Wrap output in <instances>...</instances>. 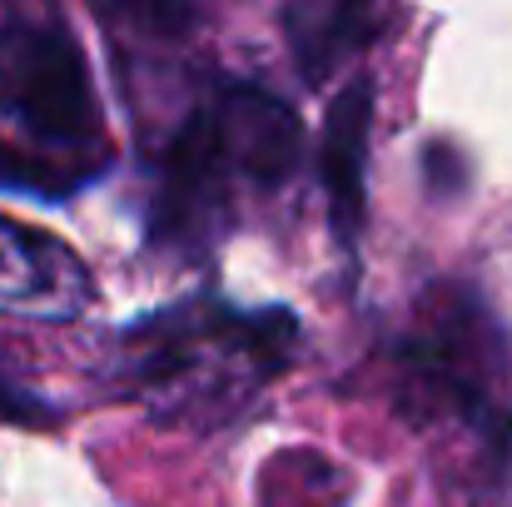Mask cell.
I'll list each match as a JSON object with an SVG mask.
<instances>
[{"label": "cell", "instance_id": "obj_1", "mask_svg": "<svg viewBox=\"0 0 512 507\" xmlns=\"http://www.w3.org/2000/svg\"><path fill=\"white\" fill-rule=\"evenodd\" d=\"M393 403L408 423H458L483 443L493 473L512 458V368L498 314L463 284L423 294L418 319L388 343Z\"/></svg>", "mask_w": 512, "mask_h": 507}, {"label": "cell", "instance_id": "obj_2", "mask_svg": "<svg viewBox=\"0 0 512 507\" xmlns=\"http://www.w3.org/2000/svg\"><path fill=\"white\" fill-rule=\"evenodd\" d=\"M299 348V319L289 309H229L179 304L140 319L125 334V373L145 398L224 403L279 378Z\"/></svg>", "mask_w": 512, "mask_h": 507}, {"label": "cell", "instance_id": "obj_3", "mask_svg": "<svg viewBox=\"0 0 512 507\" xmlns=\"http://www.w3.org/2000/svg\"><path fill=\"white\" fill-rule=\"evenodd\" d=\"M0 110L45 150V160L85 184L105 155L100 95L90 60L65 25H5L0 30Z\"/></svg>", "mask_w": 512, "mask_h": 507}, {"label": "cell", "instance_id": "obj_4", "mask_svg": "<svg viewBox=\"0 0 512 507\" xmlns=\"http://www.w3.org/2000/svg\"><path fill=\"white\" fill-rule=\"evenodd\" d=\"M239 169L229 160V145L219 135V120L204 105H194L179 130L170 135L165 155H160V174H155V239L165 244H209L229 214V199L239 189Z\"/></svg>", "mask_w": 512, "mask_h": 507}, {"label": "cell", "instance_id": "obj_5", "mask_svg": "<svg viewBox=\"0 0 512 507\" xmlns=\"http://www.w3.org/2000/svg\"><path fill=\"white\" fill-rule=\"evenodd\" d=\"M209 110L219 120V135L229 145V160L244 184L279 189L304 160V125L284 95L254 80H224L209 95Z\"/></svg>", "mask_w": 512, "mask_h": 507}, {"label": "cell", "instance_id": "obj_6", "mask_svg": "<svg viewBox=\"0 0 512 507\" xmlns=\"http://www.w3.org/2000/svg\"><path fill=\"white\" fill-rule=\"evenodd\" d=\"M90 299L85 264L55 239L30 224L0 214V314L30 319H70Z\"/></svg>", "mask_w": 512, "mask_h": 507}, {"label": "cell", "instance_id": "obj_7", "mask_svg": "<svg viewBox=\"0 0 512 507\" xmlns=\"http://www.w3.org/2000/svg\"><path fill=\"white\" fill-rule=\"evenodd\" d=\"M368 130H373V80L353 75L334 95L319 130V179L329 189V219L343 249L358 244L368 214Z\"/></svg>", "mask_w": 512, "mask_h": 507}, {"label": "cell", "instance_id": "obj_8", "mask_svg": "<svg viewBox=\"0 0 512 507\" xmlns=\"http://www.w3.org/2000/svg\"><path fill=\"white\" fill-rule=\"evenodd\" d=\"M284 25H289V50L304 70V80H329L339 75L343 60L368 40V30L383 25L378 10L368 5H319V0H304V5H289L284 10Z\"/></svg>", "mask_w": 512, "mask_h": 507}, {"label": "cell", "instance_id": "obj_9", "mask_svg": "<svg viewBox=\"0 0 512 507\" xmlns=\"http://www.w3.org/2000/svg\"><path fill=\"white\" fill-rule=\"evenodd\" d=\"M80 184H85L80 174L50 165L45 155H25V150L0 145V189H20V194H70V189H80Z\"/></svg>", "mask_w": 512, "mask_h": 507}, {"label": "cell", "instance_id": "obj_10", "mask_svg": "<svg viewBox=\"0 0 512 507\" xmlns=\"http://www.w3.org/2000/svg\"><path fill=\"white\" fill-rule=\"evenodd\" d=\"M0 418L25 423V428H50V423H55V408H45L30 388H20V383L0 368Z\"/></svg>", "mask_w": 512, "mask_h": 507}]
</instances>
